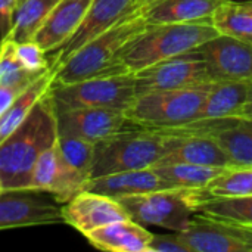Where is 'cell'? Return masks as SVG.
<instances>
[{"label": "cell", "mask_w": 252, "mask_h": 252, "mask_svg": "<svg viewBox=\"0 0 252 252\" xmlns=\"http://www.w3.org/2000/svg\"><path fill=\"white\" fill-rule=\"evenodd\" d=\"M16 4L18 0H0V40L6 38L10 32Z\"/></svg>", "instance_id": "34"}, {"label": "cell", "mask_w": 252, "mask_h": 252, "mask_svg": "<svg viewBox=\"0 0 252 252\" xmlns=\"http://www.w3.org/2000/svg\"><path fill=\"white\" fill-rule=\"evenodd\" d=\"M233 3H239V4H247V3H252V0H229Z\"/></svg>", "instance_id": "37"}, {"label": "cell", "mask_w": 252, "mask_h": 252, "mask_svg": "<svg viewBox=\"0 0 252 252\" xmlns=\"http://www.w3.org/2000/svg\"><path fill=\"white\" fill-rule=\"evenodd\" d=\"M32 83V81H31ZM31 83H19V84H9L0 86V117L7 111V108L15 102V99L24 92Z\"/></svg>", "instance_id": "33"}, {"label": "cell", "mask_w": 252, "mask_h": 252, "mask_svg": "<svg viewBox=\"0 0 252 252\" xmlns=\"http://www.w3.org/2000/svg\"><path fill=\"white\" fill-rule=\"evenodd\" d=\"M213 83L137 94L126 115L142 128L167 131L183 127L196 120L202 100Z\"/></svg>", "instance_id": "5"}, {"label": "cell", "mask_w": 252, "mask_h": 252, "mask_svg": "<svg viewBox=\"0 0 252 252\" xmlns=\"http://www.w3.org/2000/svg\"><path fill=\"white\" fill-rule=\"evenodd\" d=\"M196 50L207 62L214 81L252 83V44L250 43L219 34Z\"/></svg>", "instance_id": "13"}, {"label": "cell", "mask_w": 252, "mask_h": 252, "mask_svg": "<svg viewBox=\"0 0 252 252\" xmlns=\"http://www.w3.org/2000/svg\"><path fill=\"white\" fill-rule=\"evenodd\" d=\"M56 143L66 165L89 182L94 157V143L72 136H58Z\"/></svg>", "instance_id": "28"}, {"label": "cell", "mask_w": 252, "mask_h": 252, "mask_svg": "<svg viewBox=\"0 0 252 252\" xmlns=\"http://www.w3.org/2000/svg\"><path fill=\"white\" fill-rule=\"evenodd\" d=\"M177 235L189 252H252V224L195 214L189 227Z\"/></svg>", "instance_id": "9"}, {"label": "cell", "mask_w": 252, "mask_h": 252, "mask_svg": "<svg viewBox=\"0 0 252 252\" xmlns=\"http://www.w3.org/2000/svg\"><path fill=\"white\" fill-rule=\"evenodd\" d=\"M154 233L131 219L120 220L84 235L89 244L100 251L149 252Z\"/></svg>", "instance_id": "18"}, {"label": "cell", "mask_w": 252, "mask_h": 252, "mask_svg": "<svg viewBox=\"0 0 252 252\" xmlns=\"http://www.w3.org/2000/svg\"><path fill=\"white\" fill-rule=\"evenodd\" d=\"M176 189L168 182H165L154 168L131 170L123 173H114L96 179H90L84 190L100 193L114 199L149 193L155 190Z\"/></svg>", "instance_id": "17"}, {"label": "cell", "mask_w": 252, "mask_h": 252, "mask_svg": "<svg viewBox=\"0 0 252 252\" xmlns=\"http://www.w3.org/2000/svg\"><path fill=\"white\" fill-rule=\"evenodd\" d=\"M146 25L142 9L130 13L105 32L87 41L68 61L55 68L53 83L72 84L102 75L128 74L121 65V53Z\"/></svg>", "instance_id": "2"}, {"label": "cell", "mask_w": 252, "mask_h": 252, "mask_svg": "<svg viewBox=\"0 0 252 252\" xmlns=\"http://www.w3.org/2000/svg\"><path fill=\"white\" fill-rule=\"evenodd\" d=\"M58 136H72L97 143L117 133L139 128L124 111L103 108L55 109Z\"/></svg>", "instance_id": "11"}, {"label": "cell", "mask_w": 252, "mask_h": 252, "mask_svg": "<svg viewBox=\"0 0 252 252\" xmlns=\"http://www.w3.org/2000/svg\"><path fill=\"white\" fill-rule=\"evenodd\" d=\"M47 71V69H46ZM43 74V72H41ZM40 74L27 71L16 58L15 43L9 38L0 40V86L31 83Z\"/></svg>", "instance_id": "30"}, {"label": "cell", "mask_w": 252, "mask_h": 252, "mask_svg": "<svg viewBox=\"0 0 252 252\" xmlns=\"http://www.w3.org/2000/svg\"><path fill=\"white\" fill-rule=\"evenodd\" d=\"M213 81L214 78L207 62L196 49L158 62L134 74L137 94L155 90L196 87Z\"/></svg>", "instance_id": "8"}, {"label": "cell", "mask_w": 252, "mask_h": 252, "mask_svg": "<svg viewBox=\"0 0 252 252\" xmlns=\"http://www.w3.org/2000/svg\"><path fill=\"white\" fill-rule=\"evenodd\" d=\"M49 94L55 109L103 108L124 112L137 96L134 74L102 75L72 84L53 83Z\"/></svg>", "instance_id": "7"}, {"label": "cell", "mask_w": 252, "mask_h": 252, "mask_svg": "<svg viewBox=\"0 0 252 252\" xmlns=\"http://www.w3.org/2000/svg\"><path fill=\"white\" fill-rule=\"evenodd\" d=\"M248 86L250 83L242 81H214L202 100L196 120L238 117L247 100Z\"/></svg>", "instance_id": "21"}, {"label": "cell", "mask_w": 252, "mask_h": 252, "mask_svg": "<svg viewBox=\"0 0 252 252\" xmlns=\"http://www.w3.org/2000/svg\"><path fill=\"white\" fill-rule=\"evenodd\" d=\"M63 223L62 204L40 190H3L0 193V230Z\"/></svg>", "instance_id": "10"}, {"label": "cell", "mask_w": 252, "mask_h": 252, "mask_svg": "<svg viewBox=\"0 0 252 252\" xmlns=\"http://www.w3.org/2000/svg\"><path fill=\"white\" fill-rule=\"evenodd\" d=\"M245 6H248V7H250V9H252V3H247V4H245Z\"/></svg>", "instance_id": "39"}, {"label": "cell", "mask_w": 252, "mask_h": 252, "mask_svg": "<svg viewBox=\"0 0 252 252\" xmlns=\"http://www.w3.org/2000/svg\"><path fill=\"white\" fill-rule=\"evenodd\" d=\"M92 3L93 0H59L35 34L34 41L46 53H55L77 31Z\"/></svg>", "instance_id": "16"}, {"label": "cell", "mask_w": 252, "mask_h": 252, "mask_svg": "<svg viewBox=\"0 0 252 252\" xmlns=\"http://www.w3.org/2000/svg\"><path fill=\"white\" fill-rule=\"evenodd\" d=\"M86 185L87 182L66 165L58 143H55L37 159L30 177L28 189L46 192L59 204H65L83 192Z\"/></svg>", "instance_id": "14"}, {"label": "cell", "mask_w": 252, "mask_h": 252, "mask_svg": "<svg viewBox=\"0 0 252 252\" xmlns=\"http://www.w3.org/2000/svg\"><path fill=\"white\" fill-rule=\"evenodd\" d=\"M63 223L86 235L114 221L130 219L123 205L109 196L83 190L62 204Z\"/></svg>", "instance_id": "15"}, {"label": "cell", "mask_w": 252, "mask_h": 252, "mask_svg": "<svg viewBox=\"0 0 252 252\" xmlns=\"http://www.w3.org/2000/svg\"><path fill=\"white\" fill-rule=\"evenodd\" d=\"M220 32L213 19L182 24H148L123 50L121 65L136 74L158 62L198 49Z\"/></svg>", "instance_id": "3"}, {"label": "cell", "mask_w": 252, "mask_h": 252, "mask_svg": "<svg viewBox=\"0 0 252 252\" xmlns=\"http://www.w3.org/2000/svg\"><path fill=\"white\" fill-rule=\"evenodd\" d=\"M3 192V185H1V180H0V193Z\"/></svg>", "instance_id": "38"}, {"label": "cell", "mask_w": 252, "mask_h": 252, "mask_svg": "<svg viewBox=\"0 0 252 252\" xmlns=\"http://www.w3.org/2000/svg\"><path fill=\"white\" fill-rule=\"evenodd\" d=\"M56 140V112L47 93L0 143V180L3 190H30V177L37 159Z\"/></svg>", "instance_id": "1"}, {"label": "cell", "mask_w": 252, "mask_h": 252, "mask_svg": "<svg viewBox=\"0 0 252 252\" xmlns=\"http://www.w3.org/2000/svg\"><path fill=\"white\" fill-rule=\"evenodd\" d=\"M196 214L223 221L252 224V195L214 196L205 189H201L196 204Z\"/></svg>", "instance_id": "23"}, {"label": "cell", "mask_w": 252, "mask_h": 252, "mask_svg": "<svg viewBox=\"0 0 252 252\" xmlns=\"http://www.w3.org/2000/svg\"><path fill=\"white\" fill-rule=\"evenodd\" d=\"M55 80V68L50 66L47 71L40 74L21 94L15 102L7 108V111L0 117V143L28 117L35 103L49 93Z\"/></svg>", "instance_id": "22"}, {"label": "cell", "mask_w": 252, "mask_h": 252, "mask_svg": "<svg viewBox=\"0 0 252 252\" xmlns=\"http://www.w3.org/2000/svg\"><path fill=\"white\" fill-rule=\"evenodd\" d=\"M58 1L59 0H18L13 12L12 28L6 38L13 43L34 40L35 34Z\"/></svg>", "instance_id": "24"}, {"label": "cell", "mask_w": 252, "mask_h": 252, "mask_svg": "<svg viewBox=\"0 0 252 252\" xmlns=\"http://www.w3.org/2000/svg\"><path fill=\"white\" fill-rule=\"evenodd\" d=\"M201 189H164L117 199L128 217L142 226H157L174 233L185 232L193 216Z\"/></svg>", "instance_id": "6"}, {"label": "cell", "mask_w": 252, "mask_h": 252, "mask_svg": "<svg viewBox=\"0 0 252 252\" xmlns=\"http://www.w3.org/2000/svg\"><path fill=\"white\" fill-rule=\"evenodd\" d=\"M238 117L252 120V83H250V86H248V96H247V100H245L244 106L241 108Z\"/></svg>", "instance_id": "35"}, {"label": "cell", "mask_w": 252, "mask_h": 252, "mask_svg": "<svg viewBox=\"0 0 252 252\" xmlns=\"http://www.w3.org/2000/svg\"><path fill=\"white\" fill-rule=\"evenodd\" d=\"M159 162H186L207 167H233L232 159L213 137L177 136L174 145Z\"/></svg>", "instance_id": "20"}, {"label": "cell", "mask_w": 252, "mask_h": 252, "mask_svg": "<svg viewBox=\"0 0 252 252\" xmlns=\"http://www.w3.org/2000/svg\"><path fill=\"white\" fill-rule=\"evenodd\" d=\"M213 24L220 34L252 44V9L226 0L213 13Z\"/></svg>", "instance_id": "27"}, {"label": "cell", "mask_w": 252, "mask_h": 252, "mask_svg": "<svg viewBox=\"0 0 252 252\" xmlns=\"http://www.w3.org/2000/svg\"><path fill=\"white\" fill-rule=\"evenodd\" d=\"M155 1H158V0H139V6H140V9H142V7L149 6V4H152V3H155Z\"/></svg>", "instance_id": "36"}, {"label": "cell", "mask_w": 252, "mask_h": 252, "mask_svg": "<svg viewBox=\"0 0 252 252\" xmlns=\"http://www.w3.org/2000/svg\"><path fill=\"white\" fill-rule=\"evenodd\" d=\"M149 252H189V250L180 241L179 235L173 232L171 235H154Z\"/></svg>", "instance_id": "32"}, {"label": "cell", "mask_w": 252, "mask_h": 252, "mask_svg": "<svg viewBox=\"0 0 252 252\" xmlns=\"http://www.w3.org/2000/svg\"><path fill=\"white\" fill-rule=\"evenodd\" d=\"M176 137L177 136L142 127L109 136L94 143L90 179L152 168L167 155Z\"/></svg>", "instance_id": "4"}, {"label": "cell", "mask_w": 252, "mask_h": 252, "mask_svg": "<svg viewBox=\"0 0 252 252\" xmlns=\"http://www.w3.org/2000/svg\"><path fill=\"white\" fill-rule=\"evenodd\" d=\"M213 139L223 148L233 165L252 167V120L236 117Z\"/></svg>", "instance_id": "26"}, {"label": "cell", "mask_w": 252, "mask_h": 252, "mask_svg": "<svg viewBox=\"0 0 252 252\" xmlns=\"http://www.w3.org/2000/svg\"><path fill=\"white\" fill-rule=\"evenodd\" d=\"M226 0H158L142 7L146 24H182L213 19Z\"/></svg>", "instance_id": "19"}, {"label": "cell", "mask_w": 252, "mask_h": 252, "mask_svg": "<svg viewBox=\"0 0 252 252\" xmlns=\"http://www.w3.org/2000/svg\"><path fill=\"white\" fill-rule=\"evenodd\" d=\"M15 53L21 65L34 74H41L52 66V61L46 56L47 53L34 41L15 43Z\"/></svg>", "instance_id": "31"}, {"label": "cell", "mask_w": 252, "mask_h": 252, "mask_svg": "<svg viewBox=\"0 0 252 252\" xmlns=\"http://www.w3.org/2000/svg\"><path fill=\"white\" fill-rule=\"evenodd\" d=\"M173 188L205 189L224 168L186 162H158L152 167Z\"/></svg>", "instance_id": "25"}, {"label": "cell", "mask_w": 252, "mask_h": 252, "mask_svg": "<svg viewBox=\"0 0 252 252\" xmlns=\"http://www.w3.org/2000/svg\"><path fill=\"white\" fill-rule=\"evenodd\" d=\"M205 190L214 196H244L252 195V167L224 168Z\"/></svg>", "instance_id": "29"}, {"label": "cell", "mask_w": 252, "mask_h": 252, "mask_svg": "<svg viewBox=\"0 0 252 252\" xmlns=\"http://www.w3.org/2000/svg\"><path fill=\"white\" fill-rule=\"evenodd\" d=\"M139 9V0H93L77 31L62 47L52 53V66L58 68L87 41L105 32Z\"/></svg>", "instance_id": "12"}]
</instances>
